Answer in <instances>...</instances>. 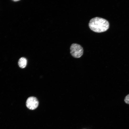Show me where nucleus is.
Listing matches in <instances>:
<instances>
[{
    "label": "nucleus",
    "mask_w": 129,
    "mask_h": 129,
    "mask_svg": "<svg viewBox=\"0 0 129 129\" xmlns=\"http://www.w3.org/2000/svg\"><path fill=\"white\" fill-rule=\"evenodd\" d=\"M89 26L93 31L100 33L106 31L109 28V24L107 20L99 17H96L90 20Z\"/></svg>",
    "instance_id": "f257e3e1"
},
{
    "label": "nucleus",
    "mask_w": 129,
    "mask_h": 129,
    "mask_svg": "<svg viewBox=\"0 0 129 129\" xmlns=\"http://www.w3.org/2000/svg\"><path fill=\"white\" fill-rule=\"evenodd\" d=\"M70 53L74 58H79L83 55V49L80 45L76 43L72 44L70 47Z\"/></svg>",
    "instance_id": "f03ea898"
},
{
    "label": "nucleus",
    "mask_w": 129,
    "mask_h": 129,
    "mask_svg": "<svg viewBox=\"0 0 129 129\" xmlns=\"http://www.w3.org/2000/svg\"><path fill=\"white\" fill-rule=\"evenodd\" d=\"M26 104L27 107L28 109L33 110L36 109L38 107L39 102L36 97H31L27 99Z\"/></svg>",
    "instance_id": "7ed1b4c3"
},
{
    "label": "nucleus",
    "mask_w": 129,
    "mask_h": 129,
    "mask_svg": "<svg viewBox=\"0 0 129 129\" xmlns=\"http://www.w3.org/2000/svg\"><path fill=\"white\" fill-rule=\"evenodd\" d=\"M27 60L24 57L20 58L18 61V64L20 67L22 68H25L27 64Z\"/></svg>",
    "instance_id": "20e7f679"
},
{
    "label": "nucleus",
    "mask_w": 129,
    "mask_h": 129,
    "mask_svg": "<svg viewBox=\"0 0 129 129\" xmlns=\"http://www.w3.org/2000/svg\"><path fill=\"white\" fill-rule=\"evenodd\" d=\"M124 101L126 103L129 104V94L125 97Z\"/></svg>",
    "instance_id": "39448f33"
},
{
    "label": "nucleus",
    "mask_w": 129,
    "mask_h": 129,
    "mask_svg": "<svg viewBox=\"0 0 129 129\" xmlns=\"http://www.w3.org/2000/svg\"><path fill=\"white\" fill-rule=\"evenodd\" d=\"M13 1H18L19 0H14Z\"/></svg>",
    "instance_id": "423d86ee"
}]
</instances>
